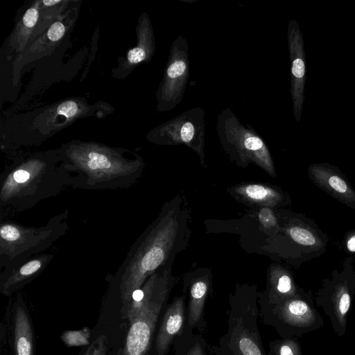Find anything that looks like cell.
Wrapping results in <instances>:
<instances>
[{"mask_svg":"<svg viewBox=\"0 0 355 355\" xmlns=\"http://www.w3.org/2000/svg\"><path fill=\"white\" fill-rule=\"evenodd\" d=\"M56 150L73 189L128 188L141 176L145 166L135 153L95 142L71 141Z\"/></svg>","mask_w":355,"mask_h":355,"instance_id":"cell-1","label":"cell"},{"mask_svg":"<svg viewBox=\"0 0 355 355\" xmlns=\"http://www.w3.org/2000/svg\"><path fill=\"white\" fill-rule=\"evenodd\" d=\"M182 225L179 209L166 205L130 248L112 277L123 315L130 306L134 293L169 259L180 241Z\"/></svg>","mask_w":355,"mask_h":355,"instance_id":"cell-2","label":"cell"},{"mask_svg":"<svg viewBox=\"0 0 355 355\" xmlns=\"http://www.w3.org/2000/svg\"><path fill=\"white\" fill-rule=\"evenodd\" d=\"M69 187V175L57 150L20 157L0 177V208L5 215L29 209Z\"/></svg>","mask_w":355,"mask_h":355,"instance_id":"cell-3","label":"cell"},{"mask_svg":"<svg viewBox=\"0 0 355 355\" xmlns=\"http://www.w3.org/2000/svg\"><path fill=\"white\" fill-rule=\"evenodd\" d=\"M171 270L161 268L137 291L123 318L130 327L122 355H148L155 326L171 288Z\"/></svg>","mask_w":355,"mask_h":355,"instance_id":"cell-4","label":"cell"},{"mask_svg":"<svg viewBox=\"0 0 355 355\" xmlns=\"http://www.w3.org/2000/svg\"><path fill=\"white\" fill-rule=\"evenodd\" d=\"M69 211L64 209L42 226L31 227L12 221L0 223V268L13 266L42 253L69 229Z\"/></svg>","mask_w":355,"mask_h":355,"instance_id":"cell-5","label":"cell"},{"mask_svg":"<svg viewBox=\"0 0 355 355\" xmlns=\"http://www.w3.org/2000/svg\"><path fill=\"white\" fill-rule=\"evenodd\" d=\"M216 130L225 151L242 164L253 162L275 176L273 162L266 144L252 127L243 125L227 107L218 116Z\"/></svg>","mask_w":355,"mask_h":355,"instance_id":"cell-6","label":"cell"},{"mask_svg":"<svg viewBox=\"0 0 355 355\" xmlns=\"http://www.w3.org/2000/svg\"><path fill=\"white\" fill-rule=\"evenodd\" d=\"M205 112L190 109L150 130L147 139L159 145L184 144L194 150L204 163Z\"/></svg>","mask_w":355,"mask_h":355,"instance_id":"cell-7","label":"cell"},{"mask_svg":"<svg viewBox=\"0 0 355 355\" xmlns=\"http://www.w3.org/2000/svg\"><path fill=\"white\" fill-rule=\"evenodd\" d=\"M189 68L188 42L179 35L172 42L163 79L157 92L158 111H170L182 100Z\"/></svg>","mask_w":355,"mask_h":355,"instance_id":"cell-8","label":"cell"},{"mask_svg":"<svg viewBox=\"0 0 355 355\" xmlns=\"http://www.w3.org/2000/svg\"><path fill=\"white\" fill-rule=\"evenodd\" d=\"M355 294V277L335 275L331 280H324L317 292L316 304L329 318L334 332L338 337L346 334L347 316Z\"/></svg>","mask_w":355,"mask_h":355,"instance_id":"cell-9","label":"cell"},{"mask_svg":"<svg viewBox=\"0 0 355 355\" xmlns=\"http://www.w3.org/2000/svg\"><path fill=\"white\" fill-rule=\"evenodd\" d=\"M279 330L284 338L300 337L303 334L319 329L324 320L313 304L309 291H302L297 296L275 304Z\"/></svg>","mask_w":355,"mask_h":355,"instance_id":"cell-10","label":"cell"},{"mask_svg":"<svg viewBox=\"0 0 355 355\" xmlns=\"http://www.w3.org/2000/svg\"><path fill=\"white\" fill-rule=\"evenodd\" d=\"M55 254L42 252L0 273V293L10 296L38 277L54 259Z\"/></svg>","mask_w":355,"mask_h":355,"instance_id":"cell-11","label":"cell"},{"mask_svg":"<svg viewBox=\"0 0 355 355\" xmlns=\"http://www.w3.org/2000/svg\"><path fill=\"white\" fill-rule=\"evenodd\" d=\"M13 355H34V332L28 307L21 295L11 305Z\"/></svg>","mask_w":355,"mask_h":355,"instance_id":"cell-12","label":"cell"},{"mask_svg":"<svg viewBox=\"0 0 355 355\" xmlns=\"http://www.w3.org/2000/svg\"><path fill=\"white\" fill-rule=\"evenodd\" d=\"M184 308L183 297H178L166 310L155 338L153 355H166L173 337L182 326Z\"/></svg>","mask_w":355,"mask_h":355,"instance_id":"cell-13","label":"cell"},{"mask_svg":"<svg viewBox=\"0 0 355 355\" xmlns=\"http://www.w3.org/2000/svg\"><path fill=\"white\" fill-rule=\"evenodd\" d=\"M311 174L312 180L320 187L343 203L355 209V191L341 175L322 166L312 167Z\"/></svg>","mask_w":355,"mask_h":355,"instance_id":"cell-14","label":"cell"},{"mask_svg":"<svg viewBox=\"0 0 355 355\" xmlns=\"http://www.w3.org/2000/svg\"><path fill=\"white\" fill-rule=\"evenodd\" d=\"M137 31V44L128 52L122 64L123 69H128L143 62H148L154 54L155 45L153 31L149 17L145 12L139 18Z\"/></svg>","mask_w":355,"mask_h":355,"instance_id":"cell-15","label":"cell"},{"mask_svg":"<svg viewBox=\"0 0 355 355\" xmlns=\"http://www.w3.org/2000/svg\"><path fill=\"white\" fill-rule=\"evenodd\" d=\"M65 32L66 26L62 21H54L44 33L34 40L24 52L19 54L13 65V75L17 72L18 67H21L28 62L39 58L42 52L54 49L63 37Z\"/></svg>","mask_w":355,"mask_h":355,"instance_id":"cell-16","label":"cell"},{"mask_svg":"<svg viewBox=\"0 0 355 355\" xmlns=\"http://www.w3.org/2000/svg\"><path fill=\"white\" fill-rule=\"evenodd\" d=\"M40 15V1H36L25 11L10 35L9 44L12 50L21 53L31 43Z\"/></svg>","mask_w":355,"mask_h":355,"instance_id":"cell-17","label":"cell"},{"mask_svg":"<svg viewBox=\"0 0 355 355\" xmlns=\"http://www.w3.org/2000/svg\"><path fill=\"white\" fill-rule=\"evenodd\" d=\"M234 192L248 202L266 207L275 206L282 200V195L277 190L260 184L240 185Z\"/></svg>","mask_w":355,"mask_h":355,"instance_id":"cell-18","label":"cell"},{"mask_svg":"<svg viewBox=\"0 0 355 355\" xmlns=\"http://www.w3.org/2000/svg\"><path fill=\"white\" fill-rule=\"evenodd\" d=\"M89 110L88 106L78 100H67L62 101L50 111V115H46V125L51 128L56 126L61 118L59 127L73 122L78 117L83 116Z\"/></svg>","mask_w":355,"mask_h":355,"instance_id":"cell-19","label":"cell"},{"mask_svg":"<svg viewBox=\"0 0 355 355\" xmlns=\"http://www.w3.org/2000/svg\"><path fill=\"white\" fill-rule=\"evenodd\" d=\"M270 283L275 304L297 296L303 291V290H298L291 277L282 270H275L272 272Z\"/></svg>","mask_w":355,"mask_h":355,"instance_id":"cell-20","label":"cell"},{"mask_svg":"<svg viewBox=\"0 0 355 355\" xmlns=\"http://www.w3.org/2000/svg\"><path fill=\"white\" fill-rule=\"evenodd\" d=\"M68 1L42 0L40 1V15L38 24L35 31L31 43L42 35L53 20L67 6Z\"/></svg>","mask_w":355,"mask_h":355,"instance_id":"cell-21","label":"cell"},{"mask_svg":"<svg viewBox=\"0 0 355 355\" xmlns=\"http://www.w3.org/2000/svg\"><path fill=\"white\" fill-rule=\"evenodd\" d=\"M207 291V282L203 279L196 281L191 286L189 313V322L191 326L196 323L201 317Z\"/></svg>","mask_w":355,"mask_h":355,"instance_id":"cell-22","label":"cell"},{"mask_svg":"<svg viewBox=\"0 0 355 355\" xmlns=\"http://www.w3.org/2000/svg\"><path fill=\"white\" fill-rule=\"evenodd\" d=\"M90 334L89 329L85 327L80 330L64 331L60 338L68 347L86 345L89 344Z\"/></svg>","mask_w":355,"mask_h":355,"instance_id":"cell-23","label":"cell"},{"mask_svg":"<svg viewBox=\"0 0 355 355\" xmlns=\"http://www.w3.org/2000/svg\"><path fill=\"white\" fill-rule=\"evenodd\" d=\"M273 351L275 355H302L300 343L295 337L276 342Z\"/></svg>","mask_w":355,"mask_h":355,"instance_id":"cell-24","label":"cell"},{"mask_svg":"<svg viewBox=\"0 0 355 355\" xmlns=\"http://www.w3.org/2000/svg\"><path fill=\"white\" fill-rule=\"evenodd\" d=\"M292 239L299 244L311 246L315 243V237L308 230L300 227H293L289 230Z\"/></svg>","mask_w":355,"mask_h":355,"instance_id":"cell-25","label":"cell"},{"mask_svg":"<svg viewBox=\"0 0 355 355\" xmlns=\"http://www.w3.org/2000/svg\"><path fill=\"white\" fill-rule=\"evenodd\" d=\"M107 349V338L101 335L89 346L84 355H106Z\"/></svg>","mask_w":355,"mask_h":355,"instance_id":"cell-26","label":"cell"},{"mask_svg":"<svg viewBox=\"0 0 355 355\" xmlns=\"http://www.w3.org/2000/svg\"><path fill=\"white\" fill-rule=\"evenodd\" d=\"M258 218L261 224L265 228H271L277 225V219L274 213L267 207L262 208L259 211Z\"/></svg>","mask_w":355,"mask_h":355,"instance_id":"cell-27","label":"cell"},{"mask_svg":"<svg viewBox=\"0 0 355 355\" xmlns=\"http://www.w3.org/2000/svg\"><path fill=\"white\" fill-rule=\"evenodd\" d=\"M239 348L243 355H262L258 346L248 337L240 339Z\"/></svg>","mask_w":355,"mask_h":355,"instance_id":"cell-28","label":"cell"},{"mask_svg":"<svg viewBox=\"0 0 355 355\" xmlns=\"http://www.w3.org/2000/svg\"><path fill=\"white\" fill-rule=\"evenodd\" d=\"M305 66L303 60L297 58L293 60L291 72L293 77L301 78L304 75Z\"/></svg>","mask_w":355,"mask_h":355,"instance_id":"cell-29","label":"cell"},{"mask_svg":"<svg viewBox=\"0 0 355 355\" xmlns=\"http://www.w3.org/2000/svg\"><path fill=\"white\" fill-rule=\"evenodd\" d=\"M347 248L351 252H355V234L352 235L347 242Z\"/></svg>","mask_w":355,"mask_h":355,"instance_id":"cell-30","label":"cell"}]
</instances>
